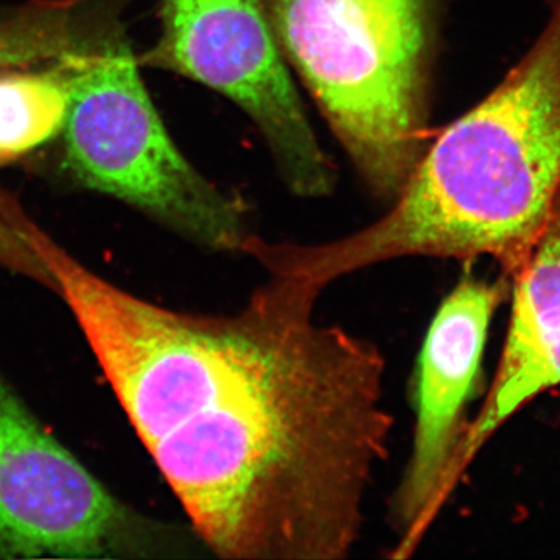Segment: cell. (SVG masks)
Instances as JSON below:
<instances>
[{
  "label": "cell",
  "instance_id": "obj_1",
  "mask_svg": "<svg viewBox=\"0 0 560 560\" xmlns=\"http://www.w3.org/2000/svg\"><path fill=\"white\" fill-rule=\"evenodd\" d=\"M275 278L230 315L136 302L110 386L202 541L224 559L341 560L360 540L394 419L374 342Z\"/></svg>",
  "mask_w": 560,
  "mask_h": 560
},
{
  "label": "cell",
  "instance_id": "obj_2",
  "mask_svg": "<svg viewBox=\"0 0 560 560\" xmlns=\"http://www.w3.org/2000/svg\"><path fill=\"white\" fill-rule=\"evenodd\" d=\"M485 101L427 147L381 220L342 238L357 270L401 257H489L510 279L560 195V0Z\"/></svg>",
  "mask_w": 560,
  "mask_h": 560
},
{
  "label": "cell",
  "instance_id": "obj_3",
  "mask_svg": "<svg viewBox=\"0 0 560 560\" xmlns=\"http://www.w3.org/2000/svg\"><path fill=\"white\" fill-rule=\"evenodd\" d=\"M296 70L350 162L393 202L429 147L436 0H265Z\"/></svg>",
  "mask_w": 560,
  "mask_h": 560
},
{
  "label": "cell",
  "instance_id": "obj_4",
  "mask_svg": "<svg viewBox=\"0 0 560 560\" xmlns=\"http://www.w3.org/2000/svg\"><path fill=\"white\" fill-rule=\"evenodd\" d=\"M73 97L66 162L84 186L220 253H242L248 210L184 158L165 130L135 58L121 43L66 58Z\"/></svg>",
  "mask_w": 560,
  "mask_h": 560
},
{
  "label": "cell",
  "instance_id": "obj_5",
  "mask_svg": "<svg viewBox=\"0 0 560 560\" xmlns=\"http://www.w3.org/2000/svg\"><path fill=\"white\" fill-rule=\"evenodd\" d=\"M147 61L238 106L294 195L331 194L334 167L291 79L265 0H161V36Z\"/></svg>",
  "mask_w": 560,
  "mask_h": 560
},
{
  "label": "cell",
  "instance_id": "obj_6",
  "mask_svg": "<svg viewBox=\"0 0 560 560\" xmlns=\"http://www.w3.org/2000/svg\"><path fill=\"white\" fill-rule=\"evenodd\" d=\"M154 541L0 374V559L128 558Z\"/></svg>",
  "mask_w": 560,
  "mask_h": 560
},
{
  "label": "cell",
  "instance_id": "obj_7",
  "mask_svg": "<svg viewBox=\"0 0 560 560\" xmlns=\"http://www.w3.org/2000/svg\"><path fill=\"white\" fill-rule=\"evenodd\" d=\"M508 289V278L485 280L467 272L431 320L419 355L411 456L394 499L400 541L393 558L415 552L456 488L467 404L480 377L490 323Z\"/></svg>",
  "mask_w": 560,
  "mask_h": 560
},
{
  "label": "cell",
  "instance_id": "obj_8",
  "mask_svg": "<svg viewBox=\"0 0 560 560\" xmlns=\"http://www.w3.org/2000/svg\"><path fill=\"white\" fill-rule=\"evenodd\" d=\"M510 280L506 340L485 404L460 442L456 482L512 416L560 386V195L528 256Z\"/></svg>",
  "mask_w": 560,
  "mask_h": 560
},
{
  "label": "cell",
  "instance_id": "obj_9",
  "mask_svg": "<svg viewBox=\"0 0 560 560\" xmlns=\"http://www.w3.org/2000/svg\"><path fill=\"white\" fill-rule=\"evenodd\" d=\"M73 83L62 72L0 73V164L57 136L68 120Z\"/></svg>",
  "mask_w": 560,
  "mask_h": 560
},
{
  "label": "cell",
  "instance_id": "obj_10",
  "mask_svg": "<svg viewBox=\"0 0 560 560\" xmlns=\"http://www.w3.org/2000/svg\"><path fill=\"white\" fill-rule=\"evenodd\" d=\"M40 232L21 206L0 190V267L55 291L54 279L36 249Z\"/></svg>",
  "mask_w": 560,
  "mask_h": 560
}]
</instances>
